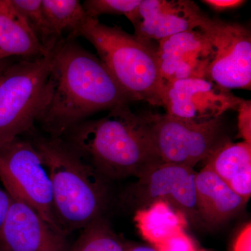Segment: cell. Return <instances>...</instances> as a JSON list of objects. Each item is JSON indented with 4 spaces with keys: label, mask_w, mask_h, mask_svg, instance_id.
<instances>
[{
    "label": "cell",
    "mask_w": 251,
    "mask_h": 251,
    "mask_svg": "<svg viewBox=\"0 0 251 251\" xmlns=\"http://www.w3.org/2000/svg\"><path fill=\"white\" fill-rule=\"evenodd\" d=\"M49 101L39 122L62 138L96 112L130 102L103 62L75 38H62L50 52Z\"/></svg>",
    "instance_id": "6da1fadb"
},
{
    "label": "cell",
    "mask_w": 251,
    "mask_h": 251,
    "mask_svg": "<svg viewBox=\"0 0 251 251\" xmlns=\"http://www.w3.org/2000/svg\"><path fill=\"white\" fill-rule=\"evenodd\" d=\"M103 177H142L161 163L149 135L144 115L128 103L117 105L106 116L84 121L62 137Z\"/></svg>",
    "instance_id": "7a4b0ae2"
},
{
    "label": "cell",
    "mask_w": 251,
    "mask_h": 251,
    "mask_svg": "<svg viewBox=\"0 0 251 251\" xmlns=\"http://www.w3.org/2000/svg\"><path fill=\"white\" fill-rule=\"evenodd\" d=\"M31 140L49 172L54 210L64 233L100 219L106 201L105 178L62 138L33 134Z\"/></svg>",
    "instance_id": "3957f363"
},
{
    "label": "cell",
    "mask_w": 251,
    "mask_h": 251,
    "mask_svg": "<svg viewBox=\"0 0 251 251\" xmlns=\"http://www.w3.org/2000/svg\"><path fill=\"white\" fill-rule=\"evenodd\" d=\"M94 46L130 101L145 100L161 105L163 82L158 69L156 48L152 43L108 26L87 16L76 33Z\"/></svg>",
    "instance_id": "277c9868"
},
{
    "label": "cell",
    "mask_w": 251,
    "mask_h": 251,
    "mask_svg": "<svg viewBox=\"0 0 251 251\" xmlns=\"http://www.w3.org/2000/svg\"><path fill=\"white\" fill-rule=\"evenodd\" d=\"M50 53L12 64L0 81V143L34 133L50 96Z\"/></svg>",
    "instance_id": "5b68a950"
},
{
    "label": "cell",
    "mask_w": 251,
    "mask_h": 251,
    "mask_svg": "<svg viewBox=\"0 0 251 251\" xmlns=\"http://www.w3.org/2000/svg\"><path fill=\"white\" fill-rule=\"evenodd\" d=\"M0 181L13 199L25 202L66 235L54 210L49 172L31 139L18 137L0 143Z\"/></svg>",
    "instance_id": "8992f818"
},
{
    "label": "cell",
    "mask_w": 251,
    "mask_h": 251,
    "mask_svg": "<svg viewBox=\"0 0 251 251\" xmlns=\"http://www.w3.org/2000/svg\"><path fill=\"white\" fill-rule=\"evenodd\" d=\"M150 139L161 163L193 168L229 141L221 118L195 122L164 114L144 115Z\"/></svg>",
    "instance_id": "52a82bcc"
},
{
    "label": "cell",
    "mask_w": 251,
    "mask_h": 251,
    "mask_svg": "<svg viewBox=\"0 0 251 251\" xmlns=\"http://www.w3.org/2000/svg\"><path fill=\"white\" fill-rule=\"evenodd\" d=\"M199 29L209 36L214 50L206 79L229 90H251L250 31L238 23L209 17Z\"/></svg>",
    "instance_id": "ba28073f"
},
{
    "label": "cell",
    "mask_w": 251,
    "mask_h": 251,
    "mask_svg": "<svg viewBox=\"0 0 251 251\" xmlns=\"http://www.w3.org/2000/svg\"><path fill=\"white\" fill-rule=\"evenodd\" d=\"M244 99L206 78H187L165 84L161 105L167 114L187 121L204 122L237 110Z\"/></svg>",
    "instance_id": "9c48e42d"
},
{
    "label": "cell",
    "mask_w": 251,
    "mask_h": 251,
    "mask_svg": "<svg viewBox=\"0 0 251 251\" xmlns=\"http://www.w3.org/2000/svg\"><path fill=\"white\" fill-rule=\"evenodd\" d=\"M213 55L210 39L201 29L158 41L156 57L163 86L183 79L206 78Z\"/></svg>",
    "instance_id": "30bf717a"
},
{
    "label": "cell",
    "mask_w": 251,
    "mask_h": 251,
    "mask_svg": "<svg viewBox=\"0 0 251 251\" xmlns=\"http://www.w3.org/2000/svg\"><path fill=\"white\" fill-rule=\"evenodd\" d=\"M209 16L189 0H142L130 22L134 35L151 42L199 29Z\"/></svg>",
    "instance_id": "8fae6325"
},
{
    "label": "cell",
    "mask_w": 251,
    "mask_h": 251,
    "mask_svg": "<svg viewBox=\"0 0 251 251\" xmlns=\"http://www.w3.org/2000/svg\"><path fill=\"white\" fill-rule=\"evenodd\" d=\"M0 246L3 251H69L66 235L30 206L13 198L0 227Z\"/></svg>",
    "instance_id": "7c38bea8"
},
{
    "label": "cell",
    "mask_w": 251,
    "mask_h": 251,
    "mask_svg": "<svg viewBox=\"0 0 251 251\" xmlns=\"http://www.w3.org/2000/svg\"><path fill=\"white\" fill-rule=\"evenodd\" d=\"M197 173L191 167L160 163L139 178L140 188L153 202L163 201L185 216L199 214L196 196Z\"/></svg>",
    "instance_id": "4fadbf2b"
},
{
    "label": "cell",
    "mask_w": 251,
    "mask_h": 251,
    "mask_svg": "<svg viewBox=\"0 0 251 251\" xmlns=\"http://www.w3.org/2000/svg\"><path fill=\"white\" fill-rule=\"evenodd\" d=\"M196 189L198 212L211 222L228 219L247 202L206 166L196 175Z\"/></svg>",
    "instance_id": "5bb4252c"
},
{
    "label": "cell",
    "mask_w": 251,
    "mask_h": 251,
    "mask_svg": "<svg viewBox=\"0 0 251 251\" xmlns=\"http://www.w3.org/2000/svg\"><path fill=\"white\" fill-rule=\"evenodd\" d=\"M49 54L11 0H0V59L12 56L35 59Z\"/></svg>",
    "instance_id": "9a60e30c"
},
{
    "label": "cell",
    "mask_w": 251,
    "mask_h": 251,
    "mask_svg": "<svg viewBox=\"0 0 251 251\" xmlns=\"http://www.w3.org/2000/svg\"><path fill=\"white\" fill-rule=\"evenodd\" d=\"M206 161V166L234 192L249 201L251 195V144L227 141Z\"/></svg>",
    "instance_id": "2e32d148"
},
{
    "label": "cell",
    "mask_w": 251,
    "mask_h": 251,
    "mask_svg": "<svg viewBox=\"0 0 251 251\" xmlns=\"http://www.w3.org/2000/svg\"><path fill=\"white\" fill-rule=\"evenodd\" d=\"M134 220L144 239L156 248L184 232L187 225L182 212L163 201H154L147 209L137 211Z\"/></svg>",
    "instance_id": "e0dca14e"
},
{
    "label": "cell",
    "mask_w": 251,
    "mask_h": 251,
    "mask_svg": "<svg viewBox=\"0 0 251 251\" xmlns=\"http://www.w3.org/2000/svg\"><path fill=\"white\" fill-rule=\"evenodd\" d=\"M46 18L55 35L62 39L63 34L75 37L77 30L85 21L82 3L77 0H42Z\"/></svg>",
    "instance_id": "ac0fdd59"
},
{
    "label": "cell",
    "mask_w": 251,
    "mask_h": 251,
    "mask_svg": "<svg viewBox=\"0 0 251 251\" xmlns=\"http://www.w3.org/2000/svg\"><path fill=\"white\" fill-rule=\"evenodd\" d=\"M13 5L25 18L38 40L49 53L61 40L54 34L42 6V0H11Z\"/></svg>",
    "instance_id": "d6986e66"
},
{
    "label": "cell",
    "mask_w": 251,
    "mask_h": 251,
    "mask_svg": "<svg viewBox=\"0 0 251 251\" xmlns=\"http://www.w3.org/2000/svg\"><path fill=\"white\" fill-rule=\"evenodd\" d=\"M69 251H126L121 242L102 220L97 219L82 229Z\"/></svg>",
    "instance_id": "ffe728a7"
},
{
    "label": "cell",
    "mask_w": 251,
    "mask_h": 251,
    "mask_svg": "<svg viewBox=\"0 0 251 251\" xmlns=\"http://www.w3.org/2000/svg\"><path fill=\"white\" fill-rule=\"evenodd\" d=\"M141 2L142 0H87L82 4L88 17L114 15L125 16L130 21Z\"/></svg>",
    "instance_id": "44dd1931"
},
{
    "label": "cell",
    "mask_w": 251,
    "mask_h": 251,
    "mask_svg": "<svg viewBox=\"0 0 251 251\" xmlns=\"http://www.w3.org/2000/svg\"><path fill=\"white\" fill-rule=\"evenodd\" d=\"M238 129L246 143L251 144V102L243 100L237 109Z\"/></svg>",
    "instance_id": "7402d4cb"
},
{
    "label": "cell",
    "mask_w": 251,
    "mask_h": 251,
    "mask_svg": "<svg viewBox=\"0 0 251 251\" xmlns=\"http://www.w3.org/2000/svg\"><path fill=\"white\" fill-rule=\"evenodd\" d=\"M156 249L157 251H197L193 241L184 232L168 239Z\"/></svg>",
    "instance_id": "603a6c76"
},
{
    "label": "cell",
    "mask_w": 251,
    "mask_h": 251,
    "mask_svg": "<svg viewBox=\"0 0 251 251\" xmlns=\"http://www.w3.org/2000/svg\"><path fill=\"white\" fill-rule=\"evenodd\" d=\"M202 3L217 12L229 11L240 7L247 1L242 0H204Z\"/></svg>",
    "instance_id": "cb8c5ba5"
},
{
    "label": "cell",
    "mask_w": 251,
    "mask_h": 251,
    "mask_svg": "<svg viewBox=\"0 0 251 251\" xmlns=\"http://www.w3.org/2000/svg\"><path fill=\"white\" fill-rule=\"evenodd\" d=\"M233 251H251V226L249 224L237 236Z\"/></svg>",
    "instance_id": "d4e9b609"
},
{
    "label": "cell",
    "mask_w": 251,
    "mask_h": 251,
    "mask_svg": "<svg viewBox=\"0 0 251 251\" xmlns=\"http://www.w3.org/2000/svg\"><path fill=\"white\" fill-rule=\"evenodd\" d=\"M12 198L1 184L0 181V227L3 224V221L6 217Z\"/></svg>",
    "instance_id": "484cf974"
},
{
    "label": "cell",
    "mask_w": 251,
    "mask_h": 251,
    "mask_svg": "<svg viewBox=\"0 0 251 251\" xmlns=\"http://www.w3.org/2000/svg\"><path fill=\"white\" fill-rule=\"evenodd\" d=\"M12 64L10 59H0V76Z\"/></svg>",
    "instance_id": "4316f807"
},
{
    "label": "cell",
    "mask_w": 251,
    "mask_h": 251,
    "mask_svg": "<svg viewBox=\"0 0 251 251\" xmlns=\"http://www.w3.org/2000/svg\"><path fill=\"white\" fill-rule=\"evenodd\" d=\"M157 251L155 250V249H151V248L149 247H137L135 248L134 249H132L131 251Z\"/></svg>",
    "instance_id": "83f0119b"
},
{
    "label": "cell",
    "mask_w": 251,
    "mask_h": 251,
    "mask_svg": "<svg viewBox=\"0 0 251 251\" xmlns=\"http://www.w3.org/2000/svg\"><path fill=\"white\" fill-rule=\"evenodd\" d=\"M0 251H3L2 249H1V246H0Z\"/></svg>",
    "instance_id": "f1b7e54d"
},
{
    "label": "cell",
    "mask_w": 251,
    "mask_h": 251,
    "mask_svg": "<svg viewBox=\"0 0 251 251\" xmlns=\"http://www.w3.org/2000/svg\"><path fill=\"white\" fill-rule=\"evenodd\" d=\"M3 74H4V73H3ZM1 76H0V81H1Z\"/></svg>",
    "instance_id": "f546056e"
}]
</instances>
